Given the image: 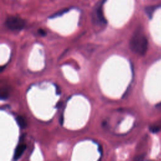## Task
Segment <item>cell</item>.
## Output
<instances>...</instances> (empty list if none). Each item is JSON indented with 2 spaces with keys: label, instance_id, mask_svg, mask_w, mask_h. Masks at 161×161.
I'll use <instances>...</instances> for the list:
<instances>
[{
  "label": "cell",
  "instance_id": "9",
  "mask_svg": "<svg viewBox=\"0 0 161 161\" xmlns=\"http://www.w3.org/2000/svg\"><path fill=\"white\" fill-rule=\"evenodd\" d=\"M145 157V155H139L137 157L135 158V160H143Z\"/></svg>",
  "mask_w": 161,
  "mask_h": 161
},
{
  "label": "cell",
  "instance_id": "3",
  "mask_svg": "<svg viewBox=\"0 0 161 161\" xmlns=\"http://www.w3.org/2000/svg\"><path fill=\"white\" fill-rule=\"evenodd\" d=\"M104 3V0L100 1L95 7V17H96L97 21L105 25L106 24V20L104 16L103 6Z\"/></svg>",
  "mask_w": 161,
  "mask_h": 161
},
{
  "label": "cell",
  "instance_id": "1",
  "mask_svg": "<svg viewBox=\"0 0 161 161\" xmlns=\"http://www.w3.org/2000/svg\"><path fill=\"white\" fill-rule=\"evenodd\" d=\"M130 47L135 53L140 55H144L147 50L148 40L140 31H136L130 40Z\"/></svg>",
  "mask_w": 161,
  "mask_h": 161
},
{
  "label": "cell",
  "instance_id": "7",
  "mask_svg": "<svg viewBox=\"0 0 161 161\" xmlns=\"http://www.w3.org/2000/svg\"><path fill=\"white\" fill-rule=\"evenodd\" d=\"M160 130V126H157V125H153L151 126L150 127V131L152 133H157L158 131H159V130Z\"/></svg>",
  "mask_w": 161,
  "mask_h": 161
},
{
  "label": "cell",
  "instance_id": "6",
  "mask_svg": "<svg viewBox=\"0 0 161 161\" xmlns=\"http://www.w3.org/2000/svg\"><path fill=\"white\" fill-rule=\"evenodd\" d=\"M157 6H147L145 8V12L147 14V15L149 16L150 18H152V14L153 11L156 9Z\"/></svg>",
  "mask_w": 161,
  "mask_h": 161
},
{
  "label": "cell",
  "instance_id": "4",
  "mask_svg": "<svg viewBox=\"0 0 161 161\" xmlns=\"http://www.w3.org/2000/svg\"><path fill=\"white\" fill-rule=\"evenodd\" d=\"M26 148V145L25 144H19L17 146V147L15 149L14 154V159L17 160L22 155L24 151L25 150Z\"/></svg>",
  "mask_w": 161,
  "mask_h": 161
},
{
  "label": "cell",
  "instance_id": "12",
  "mask_svg": "<svg viewBox=\"0 0 161 161\" xmlns=\"http://www.w3.org/2000/svg\"><path fill=\"white\" fill-rule=\"evenodd\" d=\"M62 122H63V116L62 115L61 116V119H60V123H61V124H62Z\"/></svg>",
  "mask_w": 161,
  "mask_h": 161
},
{
  "label": "cell",
  "instance_id": "2",
  "mask_svg": "<svg viewBox=\"0 0 161 161\" xmlns=\"http://www.w3.org/2000/svg\"><path fill=\"white\" fill-rule=\"evenodd\" d=\"M5 25L11 30L19 31L25 28L26 22L24 19L19 17L10 16L6 20Z\"/></svg>",
  "mask_w": 161,
  "mask_h": 161
},
{
  "label": "cell",
  "instance_id": "8",
  "mask_svg": "<svg viewBox=\"0 0 161 161\" xmlns=\"http://www.w3.org/2000/svg\"><path fill=\"white\" fill-rule=\"evenodd\" d=\"M9 94L5 90H1V99H6L8 97Z\"/></svg>",
  "mask_w": 161,
  "mask_h": 161
},
{
  "label": "cell",
  "instance_id": "11",
  "mask_svg": "<svg viewBox=\"0 0 161 161\" xmlns=\"http://www.w3.org/2000/svg\"><path fill=\"white\" fill-rule=\"evenodd\" d=\"M62 104V101H60L58 104H57V107H60V106H61V105Z\"/></svg>",
  "mask_w": 161,
  "mask_h": 161
},
{
  "label": "cell",
  "instance_id": "5",
  "mask_svg": "<svg viewBox=\"0 0 161 161\" xmlns=\"http://www.w3.org/2000/svg\"><path fill=\"white\" fill-rule=\"evenodd\" d=\"M16 122L18 124V125L20 126L21 128H25L26 126V121L25 119L21 116H18L16 118Z\"/></svg>",
  "mask_w": 161,
  "mask_h": 161
},
{
  "label": "cell",
  "instance_id": "10",
  "mask_svg": "<svg viewBox=\"0 0 161 161\" xmlns=\"http://www.w3.org/2000/svg\"><path fill=\"white\" fill-rule=\"evenodd\" d=\"M38 33H39V34H40V35H42V36H45V35H46V32H45L43 30H42V29H40V30H38Z\"/></svg>",
  "mask_w": 161,
  "mask_h": 161
}]
</instances>
